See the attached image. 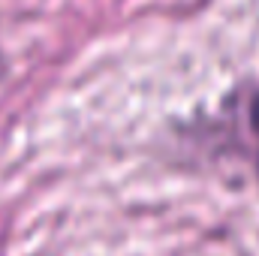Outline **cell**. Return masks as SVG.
Listing matches in <instances>:
<instances>
[{"label":"cell","mask_w":259,"mask_h":256,"mask_svg":"<svg viewBox=\"0 0 259 256\" xmlns=\"http://www.w3.org/2000/svg\"><path fill=\"white\" fill-rule=\"evenodd\" d=\"M253 127H256V133H259V100H256V106H253Z\"/></svg>","instance_id":"1"}]
</instances>
